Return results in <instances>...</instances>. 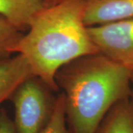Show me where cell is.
Masks as SVG:
<instances>
[{
    "mask_svg": "<svg viewBox=\"0 0 133 133\" xmlns=\"http://www.w3.org/2000/svg\"><path fill=\"white\" fill-rule=\"evenodd\" d=\"M130 72L100 52L58 70L56 82L64 96L70 133H95L109 109L130 97Z\"/></svg>",
    "mask_w": 133,
    "mask_h": 133,
    "instance_id": "2",
    "label": "cell"
},
{
    "mask_svg": "<svg viewBox=\"0 0 133 133\" xmlns=\"http://www.w3.org/2000/svg\"><path fill=\"white\" fill-rule=\"evenodd\" d=\"M53 91L36 76L24 80L10 99L16 133H42L52 116L56 101Z\"/></svg>",
    "mask_w": 133,
    "mask_h": 133,
    "instance_id": "3",
    "label": "cell"
},
{
    "mask_svg": "<svg viewBox=\"0 0 133 133\" xmlns=\"http://www.w3.org/2000/svg\"><path fill=\"white\" fill-rule=\"evenodd\" d=\"M44 8L42 0H0V15L22 32L28 30L36 16Z\"/></svg>",
    "mask_w": 133,
    "mask_h": 133,
    "instance_id": "7",
    "label": "cell"
},
{
    "mask_svg": "<svg viewBox=\"0 0 133 133\" xmlns=\"http://www.w3.org/2000/svg\"><path fill=\"white\" fill-rule=\"evenodd\" d=\"M98 52L119 64L133 69V18L87 27Z\"/></svg>",
    "mask_w": 133,
    "mask_h": 133,
    "instance_id": "4",
    "label": "cell"
},
{
    "mask_svg": "<svg viewBox=\"0 0 133 133\" xmlns=\"http://www.w3.org/2000/svg\"><path fill=\"white\" fill-rule=\"evenodd\" d=\"M42 1L44 8H48V7L58 5L59 3H62L63 2H65L67 0H42Z\"/></svg>",
    "mask_w": 133,
    "mask_h": 133,
    "instance_id": "12",
    "label": "cell"
},
{
    "mask_svg": "<svg viewBox=\"0 0 133 133\" xmlns=\"http://www.w3.org/2000/svg\"><path fill=\"white\" fill-rule=\"evenodd\" d=\"M95 133H133V101H120L109 109Z\"/></svg>",
    "mask_w": 133,
    "mask_h": 133,
    "instance_id": "8",
    "label": "cell"
},
{
    "mask_svg": "<svg viewBox=\"0 0 133 133\" xmlns=\"http://www.w3.org/2000/svg\"><path fill=\"white\" fill-rule=\"evenodd\" d=\"M33 76L28 63L22 55L0 59V105L10 99L20 84Z\"/></svg>",
    "mask_w": 133,
    "mask_h": 133,
    "instance_id": "6",
    "label": "cell"
},
{
    "mask_svg": "<svg viewBox=\"0 0 133 133\" xmlns=\"http://www.w3.org/2000/svg\"><path fill=\"white\" fill-rule=\"evenodd\" d=\"M23 32L0 15V59L10 57L14 53V48Z\"/></svg>",
    "mask_w": 133,
    "mask_h": 133,
    "instance_id": "9",
    "label": "cell"
},
{
    "mask_svg": "<svg viewBox=\"0 0 133 133\" xmlns=\"http://www.w3.org/2000/svg\"><path fill=\"white\" fill-rule=\"evenodd\" d=\"M130 89H131V98L133 101V69L130 72Z\"/></svg>",
    "mask_w": 133,
    "mask_h": 133,
    "instance_id": "13",
    "label": "cell"
},
{
    "mask_svg": "<svg viewBox=\"0 0 133 133\" xmlns=\"http://www.w3.org/2000/svg\"><path fill=\"white\" fill-rule=\"evenodd\" d=\"M85 0H67L44 8L33 20L14 48L26 59L34 76L58 92L56 75L60 68L98 50L84 22Z\"/></svg>",
    "mask_w": 133,
    "mask_h": 133,
    "instance_id": "1",
    "label": "cell"
},
{
    "mask_svg": "<svg viewBox=\"0 0 133 133\" xmlns=\"http://www.w3.org/2000/svg\"><path fill=\"white\" fill-rule=\"evenodd\" d=\"M0 133H16L14 120L4 108L0 109Z\"/></svg>",
    "mask_w": 133,
    "mask_h": 133,
    "instance_id": "11",
    "label": "cell"
},
{
    "mask_svg": "<svg viewBox=\"0 0 133 133\" xmlns=\"http://www.w3.org/2000/svg\"><path fill=\"white\" fill-rule=\"evenodd\" d=\"M42 133H70L67 128L65 101L62 92L57 95L52 116Z\"/></svg>",
    "mask_w": 133,
    "mask_h": 133,
    "instance_id": "10",
    "label": "cell"
},
{
    "mask_svg": "<svg viewBox=\"0 0 133 133\" xmlns=\"http://www.w3.org/2000/svg\"><path fill=\"white\" fill-rule=\"evenodd\" d=\"M133 18V0H85L84 22L87 27Z\"/></svg>",
    "mask_w": 133,
    "mask_h": 133,
    "instance_id": "5",
    "label": "cell"
}]
</instances>
